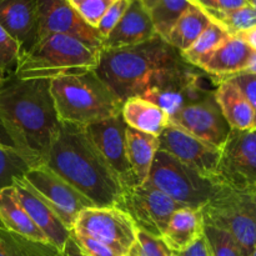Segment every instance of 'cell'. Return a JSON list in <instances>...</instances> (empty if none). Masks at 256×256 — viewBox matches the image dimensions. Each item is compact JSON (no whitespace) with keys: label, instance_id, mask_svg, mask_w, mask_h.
I'll return each instance as SVG.
<instances>
[{"label":"cell","instance_id":"cell-17","mask_svg":"<svg viewBox=\"0 0 256 256\" xmlns=\"http://www.w3.org/2000/svg\"><path fill=\"white\" fill-rule=\"evenodd\" d=\"M0 25L19 44L22 54L40 40L36 0H0Z\"/></svg>","mask_w":256,"mask_h":256},{"label":"cell","instance_id":"cell-31","mask_svg":"<svg viewBox=\"0 0 256 256\" xmlns=\"http://www.w3.org/2000/svg\"><path fill=\"white\" fill-rule=\"evenodd\" d=\"M204 235L212 256H245L234 238L225 230L204 224Z\"/></svg>","mask_w":256,"mask_h":256},{"label":"cell","instance_id":"cell-7","mask_svg":"<svg viewBox=\"0 0 256 256\" xmlns=\"http://www.w3.org/2000/svg\"><path fill=\"white\" fill-rule=\"evenodd\" d=\"M204 224L229 232L245 256L256 246V205L250 192L224 186L202 208Z\"/></svg>","mask_w":256,"mask_h":256},{"label":"cell","instance_id":"cell-28","mask_svg":"<svg viewBox=\"0 0 256 256\" xmlns=\"http://www.w3.org/2000/svg\"><path fill=\"white\" fill-rule=\"evenodd\" d=\"M229 36H232V35L228 34L222 26L212 22L209 26L192 42V46L182 52V58L189 64L198 68L199 62L205 56H208L210 52H212L218 46H220Z\"/></svg>","mask_w":256,"mask_h":256},{"label":"cell","instance_id":"cell-26","mask_svg":"<svg viewBox=\"0 0 256 256\" xmlns=\"http://www.w3.org/2000/svg\"><path fill=\"white\" fill-rule=\"evenodd\" d=\"M149 14L158 35L168 39L172 26L192 4L190 0H139Z\"/></svg>","mask_w":256,"mask_h":256},{"label":"cell","instance_id":"cell-9","mask_svg":"<svg viewBox=\"0 0 256 256\" xmlns=\"http://www.w3.org/2000/svg\"><path fill=\"white\" fill-rule=\"evenodd\" d=\"M218 180L232 190H256V132L232 129L220 149Z\"/></svg>","mask_w":256,"mask_h":256},{"label":"cell","instance_id":"cell-30","mask_svg":"<svg viewBox=\"0 0 256 256\" xmlns=\"http://www.w3.org/2000/svg\"><path fill=\"white\" fill-rule=\"evenodd\" d=\"M30 166L12 145L0 139V189L24 178Z\"/></svg>","mask_w":256,"mask_h":256},{"label":"cell","instance_id":"cell-18","mask_svg":"<svg viewBox=\"0 0 256 256\" xmlns=\"http://www.w3.org/2000/svg\"><path fill=\"white\" fill-rule=\"evenodd\" d=\"M156 36L159 35L145 8L139 0H132L120 22L102 40V49L134 46Z\"/></svg>","mask_w":256,"mask_h":256},{"label":"cell","instance_id":"cell-11","mask_svg":"<svg viewBox=\"0 0 256 256\" xmlns=\"http://www.w3.org/2000/svg\"><path fill=\"white\" fill-rule=\"evenodd\" d=\"M22 179L50 205L70 232L78 215L84 209L95 206L86 196L58 176L46 165L30 168Z\"/></svg>","mask_w":256,"mask_h":256},{"label":"cell","instance_id":"cell-12","mask_svg":"<svg viewBox=\"0 0 256 256\" xmlns=\"http://www.w3.org/2000/svg\"><path fill=\"white\" fill-rule=\"evenodd\" d=\"M36 6L40 39L52 34L69 35L90 49H102V39L98 30L80 18L69 0H36Z\"/></svg>","mask_w":256,"mask_h":256},{"label":"cell","instance_id":"cell-22","mask_svg":"<svg viewBox=\"0 0 256 256\" xmlns=\"http://www.w3.org/2000/svg\"><path fill=\"white\" fill-rule=\"evenodd\" d=\"M0 222L6 230L30 242L50 245L46 236L22 206L12 185L0 189Z\"/></svg>","mask_w":256,"mask_h":256},{"label":"cell","instance_id":"cell-25","mask_svg":"<svg viewBox=\"0 0 256 256\" xmlns=\"http://www.w3.org/2000/svg\"><path fill=\"white\" fill-rule=\"evenodd\" d=\"M210 22L212 20L204 10L196 5H192L172 26L166 42L180 52H185L209 26Z\"/></svg>","mask_w":256,"mask_h":256},{"label":"cell","instance_id":"cell-45","mask_svg":"<svg viewBox=\"0 0 256 256\" xmlns=\"http://www.w3.org/2000/svg\"><path fill=\"white\" fill-rule=\"evenodd\" d=\"M246 2L248 5H250V6H252L256 10V0H246Z\"/></svg>","mask_w":256,"mask_h":256},{"label":"cell","instance_id":"cell-2","mask_svg":"<svg viewBox=\"0 0 256 256\" xmlns=\"http://www.w3.org/2000/svg\"><path fill=\"white\" fill-rule=\"evenodd\" d=\"M162 38L119 49H102L94 72L122 102L199 72Z\"/></svg>","mask_w":256,"mask_h":256},{"label":"cell","instance_id":"cell-29","mask_svg":"<svg viewBox=\"0 0 256 256\" xmlns=\"http://www.w3.org/2000/svg\"><path fill=\"white\" fill-rule=\"evenodd\" d=\"M204 12L212 22L222 26L232 36L256 26V10L248 4L228 12H214V10H204Z\"/></svg>","mask_w":256,"mask_h":256},{"label":"cell","instance_id":"cell-1","mask_svg":"<svg viewBox=\"0 0 256 256\" xmlns=\"http://www.w3.org/2000/svg\"><path fill=\"white\" fill-rule=\"evenodd\" d=\"M50 82L12 74L0 88V126L30 168L45 164L60 132Z\"/></svg>","mask_w":256,"mask_h":256},{"label":"cell","instance_id":"cell-40","mask_svg":"<svg viewBox=\"0 0 256 256\" xmlns=\"http://www.w3.org/2000/svg\"><path fill=\"white\" fill-rule=\"evenodd\" d=\"M234 36H238L239 39H242L250 49H252L256 52V26L250 28V29L244 30V32H239V34L234 35Z\"/></svg>","mask_w":256,"mask_h":256},{"label":"cell","instance_id":"cell-38","mask_svg":"<svg viewBox=\"0 0 256 256\" xmlns=\"http://www.w3.org/2000/svg\"><path fill=\"white\" fill-rule=\"evenodd\" d=\"M194 5L202 10L214 12H228L246 5V0H192Z\"/></svg>","mask_w":256,"mask_h":256},{"label":"cell","instance_id":"cell-5","mask_svg":"<svg viewBox=\"0 0 256 256\" xmlns=\"http://www.w3.org/2000/svg\"><path fill=\"white\" fill-rule=\"evenodd\" d=\"M99 52L69 35L42 38L30 52L20 55L12 75L19 79H55L95 70Z\"/></svg>","mask_w":256,"mask_h":256},{"label":"cell","instance_id":"cell-24","mask_svg":"<svg viewBox=\"0 0 256 256\" xmlns=\"http://www.w3.org/2000/svg\"><path fill=\"white\" fill-rule=\"evenodd\" d=\"M159 150V136L126 128V154L138 185L146 182L155 154Z\"/></svg>","mask_w":256,"mask_h":256},{"label":"cell","instance_id":"cell-27","mask_svg":"<svg viewBox=\"0 0 256 256\" xmlns=\"http://www.w3.org/2000/svg\"><path fill=\"white\" fill-rule=\"evenodd\" d=\"M54 252L52 245L30 242L0 226V256H48Z\"/></svg>","mask_w":256,"mask_h":256},{"label":"cell","instance_id":"cell-14","mask_svg":"<svg viewBox=\"0 0 256 256\" xmlns=\"http://www.w3.org/2000/svg\"><path fill=\"white\" fill-rule=\"evenodd\" d=\"M159 150L168 152L204 176L218 180L220 149L209 142L169 124L159 136Z\"/></svg>","mask_w":256,"mask_h":256},{"label":"cell","instance_id":"cell-4","mask_svg":"<svg viewBox=\"0 0 256 256\" xmlns=\"http://www.w3.org/2000/svg\"><path fill=\"white\" fill-rule=\"evenodd\" d=\"M50 92L62 122L88 126L122 114V102L94 70L52 79Z\"/></svg>","mask_w":256,"mask_h":256},{"label":"cell","instance_id":"cell-8","mask_svg":"<svg viewBox=\"0 0 256 256\" xmlns=\"http://www.w3.org/2000/svg\"><path fill=\"white\" fill-rule=\"evenodd\" d=\"M72 232L98 240L122 256H129L138 238L135 222L118 206L84 209L78 215Z\"/></svg>","mask_w":256,"mask_h":256},{"label":"cell","instance_id":"cell-20","mask_svg":"<svg viewBox=\"0 0 256 256\" xmlns=\"http://www.w3.org/2000/svg\"><path fill=\"white\" fill-rule=\"evenodd\" d=\"M204 234L202 210L185 206L176 210L170 219L162 239L174 254L192 246Z\"/></svg>","mask_w":256,"mask_h":256},{"label":"cell","instance_id":"cell-44","mask_svg":"<svg viewBox=\"0 0 256 256\" xmlns=\"http://www.w3.org/2000/svg\"><path fill=\"white\" fill-rule=\"evenodd\" d=\"M129 256H140L139 252H138V249H136V246H135V245L132 248V250H130Z\"/></svg>","mask_w":256,"mask_h":256},{"label":"cell","instance_id":"cell-46","mask_svg":"<svg viewBox=\"0 0 256 256\" xmlns=\"http://www.w3.org/2000/svg\"><path fill=\"white\" fill-rule=\"evenodd\" d=\"M252 200H254V202L256 205V190H254V192H252Z\"/></svg>","mask_w":256,"mask_h":256},{"label":"cell","instance_id":"cell-19","mask_svg":"<svg viewBox=\"0 0 256 256\" xmlns=\"http://www.w3.org/2000/svg\"><path fill=\"white\" fill-rule=\"evenodd\" d=\"M254 52L238 36H229L220 46L199 62L198 68L218 80L230 79L245 72L250 55Z\"/></svg>","mask_w":256,"mask_h":256},{"label":"cell","instance_id":"cell-36","mask_svg":"<svg viewBox=\"0 0 256 256\" xmlns=\"http://www.w3.org/2000/svg\"><path fill=\"white\" fill-rule=\"evenodd\" d=\"M70 238L75 242V245H76L82 256H122L115 250H112V248L108 246V245L92 239L86 235L72 232Z\"/></svg>","mask_w":256,"mask_h":256},{"label":"cell","instance_id":"cell-49","mask_svg":"<svg viewBox=\"0 0 256 256\" xmlns=\"http://www.w3.org/2000/svg\"><path fill=\"white\" fill-rule=\"evenodd\" d=\"M190 2H192V0H190ZM192 4H194V2H192Z\"/></svg>","mask_w":256,"mask_h":256},{"label":"cell","instance_id":"cell-34","mask_svg":"<svg viewBox=\"0 0 256 256\" xmlns=\"http://www.w3.org/2000/svg\"><path fill=\"white\" fill-rule=\"evenodd\" d=\"M135 246L140 256H174V252L165 245L162 238L154 236L142 230H138Z\"/></svg>","mask_w":256,"mask_h":256},{"label":"cell","instance_id":"cell-37","mask_svg":"<svg viewBox=\"0 0 256 256\" xmlns=\"http://www.w3.org/2000/svg\"><path fill=\"white\" fill-rule=\"evenodd\" d=\"M230 79L236 82L238 86L244 92L250 106L252 108V112H254V129L252 130H256V75L242 72V74L235 75Z\"/></svg>","mask_w":256,"mask_h":256},{"label":"cell","instance_id":"cell-33","mask_svg":"<svg viewBox=\"0 0 256 256\" xmlns=\"http://www.w3.org/2000/svg\"><path fill=\"white\" fill-rule=\"evenodd\" d=\"M22 52L20 46L0 25V69L9 76L16 68Z\"/></svg>","mask_w":256,"mask_h":256},{"label":"cell","instance_id":"cell-48","mask_svg":"<svg viewBox=\"0 0 256 256\" xmlns=\"http://www.w3.org/2000/svg\"><path fill=\"white\" fill-rule=\"evenodd\" d=\"M0 226H2V222H0Z\"/></svg>","mask_w":256,"mask_h":256},{"label":"cell","instance_id":"cell-50","mask_svg":"<svg viewBox=\"0 0 256 256\" xmlns=\"http://www.w3.org/2000/svg\"><path fill=\"white\" fill-rule=\"evenodd\" d=\"M255 132H256V130H255Z\"/></svg>","mask_w":256,"mask_h":256},{"label":"cell","instance_id":"cell-47","mask_svg":"<svg viewBox=\"0 0 256 256\" xmlns=\"http://www.w3.org/2000/svg\"><path fill=\"white\" fill-rule=\"evenodd\" d=\"M252 256H256V246H255L254 252H252Z\"/></svg>","mask_w":256,"mask_h":256},{"label":"cell","instance_id":"cell-15","mask_svg":"<svg viewBox=\"0 0 256 256\" xmlns=\"http://www.w3.org/2000/svg\"><path fill=\"white\" fill-rule=\"evenodd\" d=\"M86 132L92 142L104 156L112 172L119 178L122 186H138L126 154V122L122 114L110 119L88 125Z\"/></svg>","mask_w":256,"mask_h":256},{"label":"cell","instance_id":"cell-42","mask_svg":"<svg viewBox=\"0 0 256 256\" xmlns=\"http://www.w3.org/2000/svg\"><path fill=\"white\" fill-rule=\"evenodd\" d=\"M245 72H248V74H255L256 75V52H252V55H250V59H249V62H248Z\"/></svg>","mask_w":256,"mask_h":256},{"label":"cell","instance_id":"cell-39","mask_svg":"<svg viewBox=\"0 0 256 256\" xmlns=\"http://www.w3.org/2000/svg\"><path fill=\"white\" fill-rule=\"evenodd\" d=\"M174 256H212V254L209 244H208L206 238L202 234L192 246L188 248L184 252H176Z\"/></svg>","mask_w":256,"mask_h":256},{"label":"cell","instance_id":"cell-16","mask_svg":"<svg viewBox=\"0 0 256 256\" xmlns=\"http://www.w3.org/2000/svg\"><path fill=\"white\" fill-rule=\"evenodd\" d=\"M16 198L35 225L46 236L52 248L62 254L70 240L72 232L62 222L50 205L25 182L22 178L12 182Z\"/></svg>","mask_w":256,"mask_h":256},{"label":"cell","instance_id":"cell-6","mask_svg":"<svg viewBox=\"0 0 256 256\" xmlns=\"http://www.w3.org/2000/svg\"><path fill=\"white\" fill-rule=\"evenodd\" d=\"M146 182L175 202L196 209H202L224 188L218 180L204 176L162 150L155 154Z\"/></svg>","mask_w":256,"mask_h":256},{"label":"cell","instance_id":"cell-3","mask_svg":"<svg viewBox=\"0 0 256 256\" xmlns=\"http://www.w3.org/2000/svg\"><path fill=\"white\" fill-rule=\"evenodd\" d=\"M44 165L95 206H119L125 188L92 142L85 126L62 122Z\"/></svg>","mask_w":256,"mask_h":256},{"label":"cell","instance_id":"cell-21","mask_svg":"<svg viewBox=\"0 0 256 256\" xmlns=\"http://www.w3.org/2000/svg\"><path fill=\"white\" fill-rule=\"evenodd\" d=\"M215 99L222 109L228 124L235 130L254 129V112L236 82L224 79L218 82Z\"/></svg>","mask_w":256,"mask_h":256},{"label":"cell","instance_id":"cell-43","mask_svg":"<svg viewBox=\"0 0 256 256\" xmlns=\"http://www.w3.org/2000/svg\"><path fill=\"white\" fill-rule=\"evenodd\" d=\"M8 78V75L5 74L4 72H2V69H0V88H2V85L4 84V82H5V79H6Z\"/></svg>","mask_w":256,"mask_h":256},{"label":"cell","instance_id":"cell-32","mask_svg":"<svg viewBox=\"0 0 256 256\" xmlns=\"http://www.w3.org/2000/svg\"><path fill=\"white\" fill-rule=\"evenodd\" d=\"M115 0H69L82 20L89 26L96 29L102 15Z\"/></svg>","mask_w":256,"mask_h":256},{"label":"cell","instance_id":"cell-35","mask_svg":"<svg viewBox=\"0 0 256 256\" xmlns=\"http://www.w3.org/2000/svg\"><path fill=\"white\" fill-rule=\"evenodd\" d=\"M132 0H115L112 5L109 6V9L106 10L104 15H102V20L98 24L96 30L99 32L100 38L102 40L110 34L112 29L115 28V25L120 22V19L122 18V15L125 14V12L129 8Z\"/></svg>","mask_w":256,"mask_h":256},{"label":"cell","instance_id":"cell-23","mask_svg":"<svg viewBox=\"0 0 256 256\" xmlns=\"http://www.w3.org/2000/svg\"><path fill=\"white\" fill-rule=\"evenodd\" d=\"M122 116L129 128L160 136L169 125L166 112L142 96H134L122 102Z\"/></svg>","mask_w":256,"mask_h":256},{"label":"cell","instance_id":"cell-41","mask_svg":"<svg viewBox=\"0 0 256 256\" xmlns=\"http://www.w3.org/2000/svg\"><path fill=\"white\" fill-rule=\"evenodd\" d=\"M48 256H82V252H79V249H78L76 245H75V242H72V238H70V240L68 242L64 252H62V254H60L59 252H54L52 254H50Z\"/></svg>","mask_w":256,"mask_h":256},{"label":"cell","instance_id":"cell-13","mask_svg":"<svg viewBox=\"0 0 256 256\" xmlns=\"http://www.w3.org/2000/svg\"><path fill=\"white\" fill-rule=\"evenodd\" d=\"M169 124L209 142L218 149H222L232 132L215 99V92L202 102L188 105L169 116Z\"/></svg>","mask_w":256,"mask_h":256},{"label":"cell","instance_id":"cell-10","mask_svg":"<svg viewBox=\"0 0 256 256\" xmlns=\"http://www.w3.org/2000/svg\"><path fill=\"white\" fill-rule=\"evenodd\" d=\"M118 208L132 218L138 230L162 238L174 212L185 208V205L145 182L126 188Z\"/></svg>","mask_w":256,"mask_h":256}]
</instances>
